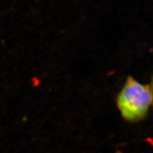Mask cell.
I'll return each mask as SVG.
<instances>
[{
  "mask_svg": "<svg viewBox=\"0 0 153 153\" xmlns=\"http://www.w3.org/2000/svg\"><path fill=\"white\" fill-rule=\"evenodd\" d=\"M116 102L126 121H142L147 117L152 104V85L143 84L129 76L118 93Z\"/></svg>",
  "mask_w": 153,
  "mask_h": 153,
  "instance_id": "obj_1",
  "label": "cell"
}]
</instances>
